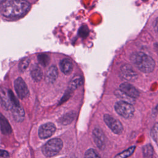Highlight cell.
<instances>
[{"instance_id": "30bf717a", "label": "cell", "mask_w": 158, "mask_h": 158, "mask_svg": "<svg viewBox=\"0 0 158 158\" xmlns=\"http://www.w3.org/2000/svg\"><path fill=\"white\" fill-rule=\"evenodd\" d=\"M93 138L95 144L100 149H103L105 147L106 138L103 131L99 128H95L93 131Z\"/></svg>"}, {"instance_id": "9a60e30c", "label": "cell", "mask_w": 158, "mask_h": 158, "mask_svg": "<svg viewBox=\"0 0 158 158\" xmlns=\"http://www.w3.org/2000/svg\"><path fill=\"white\" fill-rule=\"evenodd\" d=\"M0 124L1 131L4 134H9L11 132V127L4 117L0 114Z\"/></svg>"}, {"instance_id": "2e32d148", "label": "cell", "mask_w": 158, "mask_h": 158, "mask_svg": "<svg viewBox=\"0 0 158 158\" xmlns=\"http://www.w3.org/2000/svg\"><path fill=\"white\" fill-rule=\"evenodd\" d=\"M31 76L35 81H40L43 77V72L40 67L35 66L31 71Z\"/></svg>"}, {"instance_id": "83f0119b", "label": "cell", "mask_w": 158, "mask_h": 158, "mask_svg": "<svg viewBox=\"0 0 158 158\" xmlns=\"http://www.w3.org/2000/svg\"><path fill=\"white\" fill-rule=\"evenodd\" d=\"M154 27H155L156 30L158 32V18L156 19V22H155V25H154Z\"/></svg>"}, {"instance_id": "7402d4cb", "label": "cell", "mask_w": 158, "mask_h": 158, "mask_svg": "<svg viewBox=\"0 0 158 158\" xmlns=\"http://www.w3.org/2000/svg\"><path fill=\"white\" fill-rule=\"evenodd\" d=\"M38 59L39 62L41 63V65H44V66H46L50 61V59L49 57L47 55V54H40L38 56Z\"/></svg>"}, {"instance_id": "cb8c5ba5", "label": "cell", "mask_w": 158, "mask_h": 158, "mask_svg": "<svg viewBox=\"0 0 158 158\" xmlns=\"http://www.w3.org/2000/svg\"><path fill=\"white\" fill-rule=\"evenodd\" d=\"M151 135L154 141L158 144V123H156L152 127L151 131Z\"/></svg>"}, {"instance_id": "ba28073f", "label": "cell", "mask_w": 158, "mask_h": 158, "mask_svg": "<svg viewBox=\"0 0 158 158\" xmlns=\"http://www.w3.org/2000/svg\"><path fill=\"white\" fill-rule=\"evenodd\" d=\"M119 75L122 78L128 81H134L138 78L136 72L128 65H124L120 68Z\"/></svg>"}, {"instance_id": "3957f363", "label": "cell", "mask_w": 158, "mask_h": 158, "mask_svg": "<svg viewBox=\"0 0 158 158\" xmlns=\"http://www.w3.org/2000/svg\"><path fill=\"white\" fill-rule=\"evenodd\" d=\"M63 146L60 138H53L48 141L42 148V152L46 157H52L57 154Z\"/></svg>"}, {"instance_id": "484cf974", "label": "cell", "mask_w": 158, "mask_h": 158, "mask_svg": "<svg viewBox=\"0 0 158 158\" xmlns=\"http://www.w3.org/2000/svg\"><path fill=\"white\" fill-rule=\"evenodd\" d=\"M89 33L88 28L86 26H82L79 30V35L81 37H86Z\"/></svg>"}, {"instance_id": "ac0fdd59", "label": "cell", "mask_w": 158, "mask_h": 158, "mask_svg": "<svg viewBox=\"0 0 158 158\" xmlns=\"http://www.w3.org/2000/svg\"><path fill=\"white\" fill-rule=\"evenodd\" d=\"M83 83V79L80 76H76L74 77L69 83V89L74 90L79 87Z\"/></svg>"}, {"instance_id": "5bb4252c", "label": "cell", "mask_w": 158, "mask_h": 158, "mask_svg": "<svg viewBox=\"0 0 158 158\" xmlns=\"http://www.w3.org/2000/svg\"><path fill=\"white\" fill-rule=\"evenodd\" d=\"M11 110L12 112L13 117L17 122H20L23 120L25 117V112L20 105L14 106L11 109Z\"/></svg>"}, {"instance_id": "4dcf8cb0", "label": "cell", "mask_w": 158, "mask_h": 158, "mask_svg": "<svg viewBox=\"0 0 158 158\" xmlns=\"http://www.w3.org/2000/svg\"><path fill=\"white\" fill-rule=\"evenodd\" d=\"M143 1H148V0H143Z\"/></svg>"}, {"instance_id": "ffe728a7", "label": "cell", "mask_w": 158, "mask_h": 158, "mask_svg": "<svg viewBox=\"0 0 158 158\" xmlns=\"http://www.w3.org/2000/svg\"><path fill=\"white\" fill-rule=\"evenodd\" d=\"M135 146H131L128 149H127V150L119 153L118 154L115 156V157H119V158H125V157H128L129 156H130L134 152L135 149Z\"/></svg>"}, {"instance_id": "9c48e42d", "label": "cell", "mask_w": 158, "mask_h": 158, "mask_svg": "<svg viewBox=\"0 0 158 158\" xmlns=\"http://www.w3.org/2000/svg\"><path fill=\"white\" fill-rule=\"evenodd\" d=\"M56 126L52 123H47L42 125L38 130V135L41 139H46L51 137L56 131Z\"/></svg>"}, {"instance_id": "4316f807", "label": "cell", "mask_w": 158, "mask_h": 158, "mask_svg": "<svg viewBox=\"0 0 158 158\" xmlns=\"http://www.w3.org/2000/svg\"><path fill=\"white\" fill-rule=\"evenodd\" d=\"M9 157V154L8 152H7L6 151H4V150H0V157L6 158V157Z\"/></svg>"}, {"instance_id": "d4e9b609", "label": "cell", "mask_w": 158, "mask_h": 158, "mask_svg": "<svg viewBox=\"0 0 158 158\" xmlns=\"http://www.w3.org/2000/svg\"><path fill=\"white\" fill-rule=\"evenodd\" d=\"M85 157L96 158V157H99V156L93 149H89L86 151L85 154Z\"/></svg>"}, {"instance_id": "52a82bcc", "label": "cell", "mask_w": 158, "mask_h": 158, "mask_svg": "<svg viewBox=\"0 0 158 158\" xmlns=\"http://www.w3.org/2000/svg\"><path fill=\"white\" fill-rule=\"evenodd\" d=\"M14 87L15 91L20 99H23L28 96L29 91L28 87L22 78L19 77L15 80Z\"/></svg>"}, {"instance_id": "f546056e", "label": "cell", "mask_w": 158, "mask_h": 158, "mask_svg": "<svg viewBox=\"0 0 158 158\" xmlns=\"http://www.w3.org/2000/svg\"><path fill=\"white\" fill-rule=\"evenodd\" d=\"M3 1H4V0H0V2H2Z\"/></svg>"}, {"instance_id": "7c38bea8", "label": "cell", "mask_w": 158, "mask_h": 158, "mask_svg": "<svg viewBox=\"0 0 158 158\" xmlns=\"http://www.w3.org/2000/svg\"><path fill=\"white\" fill-rule=\"evenodd\" d=\"M58 77V70L56 66H51L48 70L46 76L45 80L48 83H53L57 79Z\"/></svg>"}, {"instance_id": "5b68a950", "label": "cell", "mask_w": 158, "mask_h": 158, "mask_svg": "<svg viewBox=\"0 0 158 158\" xmlns=\"http://www.w3.org/2000/svg\"><path fill=\"white\" fill-rule=\"evenodd\" d=\"M115 110L118 115L125 118H131L135 112V109L132 104L124 101L117 102L115 104Z\"/></svg>"}, {"instance_id": "44dd1931", "label": "cell", "mask_w": 158, "mask_h": 158, "mask_svg": "<svg viewBox=\"0 0 158 158\" xmlns=\"http://www.w3.org/2000/svg\"><path fill=\"white\" fill-rule=\"evenodd\" d=\"M143 152L144 157H151L153 155V148L150 144L146 145L143 147Z\"/></svg>"}, {"instance_id": "603a6c76", "label": "cell", "mask_w": 158, "mask_h": 158, "mask_svg": "<svg viewBox=\"0 0 158 158\" xmlns=\"http://www.w3.org/2000/svg\"><path fill=\"white\" fill-rule=\"evenodd\" d=\"M30 62V60L28 58H25L23 59L19 63V70H20L21 72L24 71L28 66L29 63Z\"/></svg>"}, {"instance_id": "8fae6325", "label": "cell", "mask_w": 158, "mask_h": 158, "mask_svg": "<svg viewBox=\"0 0 158 158\" xmlns=\"http://www.w3.org/2000/svg\"><path fill=\"white\" fill-rule=\"evenodd\" d=\"M120 89L129 96L136 99L139 97V93L132 85L128 83H123L120 85Z\"/></svg>"}, {"instance_id": "d6986e66", "label": "cell", "mask_w": 158, "mask_h": 158, "mask_svg": "<svg viewBox=\"0 0 158 158\" xmlns=\"http://www.w3.org/2000/svg\"><path fill=\"white\" fill-rule=\"evenodd\" d=\"M75 116H76V113L75 112H70L69 113H67L62 118H61L60 122L64 125L69 124L71 122L73 121Z\"/></svg>"}, {"instance_id": "e0dca14e", "label": "cell", "mask_w": 158, "mask_h": 158, "mask_svg": "<svg viewBox=\"0 0 158 158\" xmlns=\"http://www.w3.org/2000/svg\"><path fill=\"white\" fill-rule=\"evenodd\" d=\"M114 93H115V96H117L118 98L122 99V101L128 102H129V103H130L131 104L135 102V99L134 98L129 96L128 95L125 94L124 92H123L120 89L115 90Z\"/></svg>"}, {"instance_id": "6da1fadb", "label": "cell", "mask_w": 158, "mask_h": 158, "mask_svg": "<svg viewBox=\"0 0 158 158\" xmlns=\"http://www.w3.org/2000/svg\"><path fill=\"white\" fill-rule=\"evenodd\" d=\"M30 7V4L25 0H7L2 2L0 11L6 17L15 18L25 15Z\"/></svg>"}, {"instance_id": "4fadbf2b", "label": "cell", "mask_w": 158, "mask_h": 158, "mask_svg": "<svg viewBox=\"0 0 158 158\" xmlns=\"http://www.w3.org/2000/svg\"><path fill=\"white\" fill-rule=\"evenodd\" d=\"M60 68L64 74L69 75L73 70L72 62L68 59H62L60 62Z\"/></svg>"}, {"instance_id": "f1b7e54d", "label": "cell", "mask_w": 158, "mask_h": 158, "mask_svg": "<svg viewBox=\"0 0 158 158\" xmlns=\"http://www.w3.org/2000/svg\"><path fill=\"white\" fill-rule=\"evenodd\" d=\"M155 48L156 49V51H157V53H158V44H155Z\"/></svg>"}, {"instance_id": "277c9868", "label": "cell", "mask_w": 158, "mask_h": 158, "mask_svg": "<svg viewBox=\"0 0 158 158\" xmlns=\"http://www.w3.org/2000/svg\"><path fill=\"white\" fill-rule=\"evenodd\" d=\"M0 103L4 109L9 110H11L14 106L19 105L12 91L4 88H0Z\"/></svg>"}, {"instance_id": "8992f818", "label": "cell", "mask_w": 158, "mask_h": 158, "mask_svg": "<svg viewBox=\"0 0 158 158\" xmlns=\"http://www.w3.org/2000/svg\"><path fill=\"white\" fill-rule=\"evenodd\" d=\"M104 120L109 128L115 134H121L123 131V125L121 122L112 116L106 114L104 116Z\"/></svg>"}, {"instance_id": "7a4b0ae2", "label": "cell", "mask_w": 158, "mask_h": 158, "mask_svg": "<svg viewBox=\"0 0 158 158\" xmlns=\"http://www.w3.org/2000/svg\"><path fill=\"white\" fill-rule=\"evenodd\" d=\"M130 59L138 69L143 72L150 73L154 69L155 62L154 59L144 52H133L131 55Z\"/></svg>"}]
</instances>
